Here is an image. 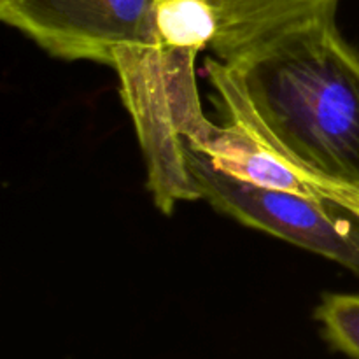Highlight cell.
Segmentation results:
<instances>
[{
  "mask_svg": "<svg viewBox=\"0 0 359 359\" xmlns=\"http://www.w3.org/2000/svg\"><path fill=\"white\" fill-rule=\"evenodd\" d=\"M221 111L294 170L359 195V55L335 14L205 62Z\"/></svg>",
  "mask_w": 359,
  "mask_h": 359,
  "instance_id": "6da1fadb",
  "label": "cell"
},
{
  "mask_svg": "<svg viewBox=\"0 0 359 359\" xmlns=\"http://www.w3.org/2000/svg\"><path fill=\"white\" fill-rule=\"evenodd\" d=\"M196 55V49L161 41L121 49L111 65L146 161L147 189L167 216L177 203L200 200L186 161V142H198L212 121L200 100Z\"/></svg>",
  "mask_w": 359,
  "mask_h": 359,
  "instance_id": "7a4b0ae2",
  "label": "cell"
},
{
  "mask_svg": "<svg viewBox=\"0 0 359 359\" xmlns=\"http://www.w3.org/2000/svg\"><path fill=\"white\" fill-rule=\"evenodd\" d=\"M186 161L207 200L224 216L305 251L325 256L359 277V210L335 200L259 188L214 167L186 142Z\"/></svg>",
  "mask_w": 359,
  "mask_h": 359,
  "instance_id": "3957f363",
  "label": "cell"
},
{
  "mask_svg": "<svg viewBox=\"0 0 359 359\" xmlns=\"http://www.w3.org/2000/svg\"><path fill=\"white\" fill-rule=\"evenodd\" d=\"M160 0H0V18L48 55L111 67L116 53L160 44Z\"/></svg>",
  "mask_w": 359,
  "mask_h": 359,
  "instance_id": "277c9868",
  "label": "cell"
},
{
  "mask_svg": "<svg viewBox=\"0 0 359 359\" xmlns=\"http://www.w3.org/2000/svg\"><path fill=\"white\" fill-rule=\"evenodd\" d=\"M216 18L212 49L230 60L269 35L311 18L335 14L339 0H203Z\"/></svg>",
  "mask_w": 359,
  "mask_h": 359,
  "instance_id": "5b68a950",
  "label": "cell"
},
{
  "mask_svg": "<svg viewBox=\"0 0 359 359\" xmlns=\"http://www.w3.org/2000/svg\"><path fill=\"white\" fill-rule=\"evenodd\" d=\"M158 30L165 44L202 51L216 39L214 13L203 0H160Z\"/></svg>",
  "mask_w": 359,
  "mask_h": 359,
  "instance_id": "8992f818",
  "label": "cell"
},
{
  "mask_svg": "<svg viewBox=\"0 0 359 359\" xmlns=\"http://www.w3.org/2000/svg\"><path fill=\"white\" fill-rule=\"evenodd\" d=\"M314 319L333 351L359 359V293H325Z\"/></svg>",
  "mask_w": 359,
  "mask_h": 359,
  "instance_id": "52a82bcc",
  "label": "cell"
}]
</instances>
